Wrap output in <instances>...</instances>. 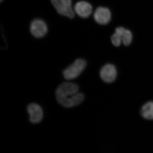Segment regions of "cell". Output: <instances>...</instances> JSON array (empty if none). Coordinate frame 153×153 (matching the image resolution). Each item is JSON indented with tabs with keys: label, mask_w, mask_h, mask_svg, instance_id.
<instances>
[{
	"label": "cell",
	"mask_w": 153,
	"mask_h": 153,
	"mask_svg": "<svg viewBox=\"0 0 153 153\" xmlns=\"http://www.w3.org/2000/svg\"><path fill=\"white\" fill-rule=\"evenodd\" d=\"M78 85L70 82H63L56 89V97L59 104L66 108H71L81 104L84 96L79 93Z\"/></svg>",
	"instance_id": "obj_1"
},
{
	"label": "cell",
	"mask_w": 153,
	"mask_h": 153,
	"mask_svg": "<svg viewBox=\"0 0 153 153\" xmlns=\"http://www.w3.org/2000/svg\"><path fill=\"white\" fill-rule=\"evenodd\" d=\"M86 62L84 59L79 58L63 71L64 78L67 80L75 79L82 73L86 67Z\"/></svg>",
	"instance_id": "obj_2"
},
{
	"label": "cell",
	"mask_w": 153,
	"mask_h": 153,
	"mask_svg": "<svg viewBox=\"0 0 153 153\" xmlns=\"http://www.w3.org/2000/svg\"><path fill=\"white\" fill-rule=\"evenodd\" d=\"M132 40L131 32L123 27L117 28L111 38V42L115 47L120 46L122 42L125 46H128L131 43Z\"/></svg>",
	"instance_id": "obj_3"
},
{
	"label": "cell",
	"mask_w": 153,
	"mask_h": 153,
	"mask_svg": "<svg viewBox=\"0 0 153 153\" xmlns=\"http://www.w3.org/2000/svg\"><path fill=\"white\" fill-rule=\"evenodd\" d=\"M51 1L58 13L70 19L74 18L75 13L71 0H51Z\"/></svg>",
	"instance_id": "obj_4"
},
{
	"label": "cell",
	"mask_w": 153,
	"mask_h": 153,
	"mask_svg": "<svg viewBox=\"0 0 153 153\" xmlns=\"http://www.w3.org/2000/svg\"><path fill=\"white\" fill-rule=\"evenodd\" d=\"M30 30L33 36L36 38H41L47 34L48 27L43 20L36 19L31 22Z\"/></svg>",
	"instance_id": "obj_5"
},
{
	"label": "cell",
	"mask_w": 153,
	"mask_h": 153,
	"mask_svg": "<svg viewBox=\"0 0 153 153\" xmlns=\"http://www.w3.org/2000/svg\"><path fill=\"white\" fill-rule=\"evenodd\" d=\"M100 74V78L104 82L112 83L116 79L117 71L114 65L108 63L102 67Z\"/></svg>",
	"instance_id": "obj_6"
},
{
	"label": "cell",
	"mask_w": 153,
	"mask_h": 153,
	"mask_svg": "<svg viewBox=\"0 0 153 153\" xmlns=\"http://www.w3.org/2000/svg\"><path fill=\"white\" fill-rule=\"evenodd\" d=\"M94 18L96 22L100 25H106L111 19V13L107 8L99 7L94 12Z\"/></svg>",
	"instance_id": "obj_7"
},
{
	"label": "cell",
	"mask_w": 153,
	"mask_h": 153,
	"mask_svg": "<svg viewBox=\"0 0 153 153\" xmlns=\"http://www.w3.org/2000/svg\"><path fill=\"white\" fill-rule=\"evenodd\" d=\"M74 13L81 18L85 19L91 15L92 7L91 4L85 1H79L75 4L74 7Z\"/></svg>",
	"instance_id": "obj_8"
},
{
	"label": "cell",
	"mask_w": 153,
	"mask_h": 153,
	"mask_svg": "<svg viewBox=\"0 0 153 153\" xmlns=\"http://www.w3.org/2000/svg\"><path fill=\"white\" fill-rule=\"evenodd\" d=\"M27 111L30 114V120L32 123H38L42 120L43 111L39 105L35 103L29 104L27 107Z\"/></svg>",
	"instance_id": "obj_9"
},
{
	"label": "cell",
	"mask_w": 153,
	"mask_h": 153,
	"mask_svg": "<svg viewBox=\"0 0 153 153\" xmlns=\"http://www.w3.org/2000/svg\"><path fill=\"white\" fill-rule=\"evenodd\" d=\"M140 114L145 119L153 120V101L145 103L141 109Z\"/></svg>",
	"instance_id": "obj_10"
},
{
	"label": "cell",
	"mask_w": 153,
	"mask_h": 153,
	"mask_svg": "<svg viewBox=\"0 0 153 153\" xmlns=\"http://www.w3.org/2000/svg\"><path fill=\"white\" fill-rule=\"evenodd\" d=\"M3 1H4V0H0V1H1V2H2Z\"/></svg>",
	"instance_id": "obj_11"
}]
</instances>
